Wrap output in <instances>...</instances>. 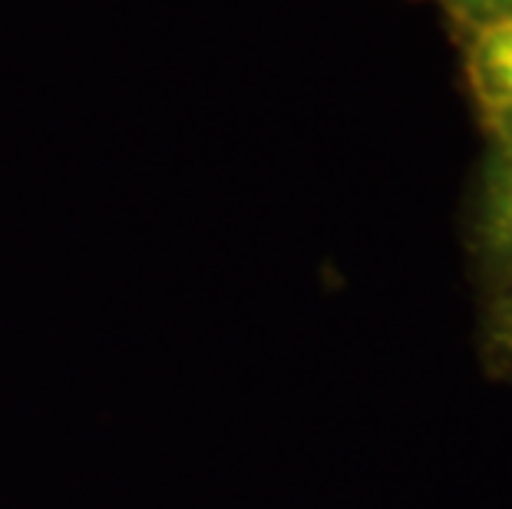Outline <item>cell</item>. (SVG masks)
<instances>
[{
    "label": "cell",
    "instance_id": "obj_5",
    "mask_svg": "<svg viewBox=\"0 0 512 509\" xmlns=\"http://www.w3.org/2000/svg\"><path fill=\"white\" fill-rule=\"evenodd\" d=\"M499 196H512V136H509V153L503 162V189H499Z\"/></svg>",
    "mask_w": 512,
    "mask_h": 509
},
{
    "label": "cell",
    "instance_id": "obj_3",
    "mask_svg": "<svg viewBox=\"0 0 512 509\" xmlns=\"http://www.w3.org/2000/svg\"><path fill=\"white\" fill-rule=\"evenodd\" d=\"M496 225H499V235H503V242L512 248V196H499Z\"/></svg>",
    "mask_w": 512,
    "mask_h": 509
},
{
    "label": "cell",
    "instance_id": "obj_1",
    "mask_svg": "<svg viewBox=\"0 0 512 509\" xmlns=\"http://www.w3.org/2000/svg\"><path fill=\"white\" fill-rule=\"evenodd\" d=\"M473 77L476 86L512 83V7L503 14H493L476 30Z\"/></svg>",
    "mask_w": 512,
    "mask_h": 509
},
{
    "label": "cell",
    "instance_id": "obj_4",
    "mask_svg": "<svg viewBox=\"0 0 512 509\" xmlns=\"http://www.w3.org/2000/svg\"><path fill=\"white\" fill-rule=\"evenodd\" d=\"M456 4H466L473 10H486V14H503L512 7V0H456Z\"/></svg>",
    "mask_w": 512,
    "mask_h": 509
},
{
    "label": "cell",
    "instance_id": "obj_6",
    "mask_svg": "<svg viewBox=\"0 0 512 509\" xmlns=\"http://www.w3.org/2000/svg\"><path fill=\"white\" fill-rule=\"evenodd\" d=\"M506 338H509V348H512V311H509V318H506Z\"/></svg>",
    "mask_w": 512,
    "mask_h": 509
},
{
    "label": "cell",
    "instance_id": "obj_2",
    "mask_svg": "<svg viewBox=\"0 0 512 509\" xmlns=\"http://www.w3.org/2000/svg\"><path fill=\"white\" fill-rule=\"evenodd\" d=\"M483 93V103L493 110L503 123L509 126V136H512V83H493V86H476Z\"/></svg>",
    "mask_w": 512,
    "mask_h": 509
}]
</instances>
